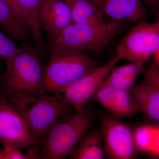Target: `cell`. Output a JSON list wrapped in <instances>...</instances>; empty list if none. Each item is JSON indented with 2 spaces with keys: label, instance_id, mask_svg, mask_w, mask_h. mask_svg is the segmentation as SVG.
<instances>
[{
  "label": "cell",
  "instance_id": "1",
  "mask_svg": "<svg viewBox=\"0 0 159 159\" xmlns=\"http://www.w3.org/2000/svg\"><path fill=\"white\" fill-rule=\"evenodd\" d=\"M0 75V97L7 101L47 93L43 87V70L34 48L21 45Z\"/></svg>",
  "mask_w": 159,
  "mask_h": 159
},
{
  "label": "cell",
  "instance_id": "2",
  "mask_svg": "<svg viewBox=\"0 0 159 159\" xmlns=\"http://www.w3.org/2000/svg\"><path fill=\"white\" fill-rule=\"evenodd\" d=\"M94 116L90 108L74 111L63 116L34 146L37 159H63L69 157L90 129Z\"/></svg>",
  "mask_w": 159,
  "mask_h": 159
},
{
  "label": "cell",
  "instance_id": "3",
  "mask_svg": "<svg viewBox=\"0 0 159 159\" xmlns=\"http://www.w3.org/2000/svg\"><path fill=\"white\" fill-rule=\"evenodd\" d=\"M124 20H112L97 25L73 23L48 36V50L76 49L99 54L117 36L128 29Z\"/></svg>",
  "mask_w": 159,
  "mask_h": 159
},
{
  "label": "cell",
  "instance_id": "4",
  "mask_svg": "<svg viewBox=\"0 0 159 159\" xmlns=\"http://www.w3.org/2000/svg\"><path fill=\"white\" fill-rule=\"evenodd\" d=\"M48 51V62L43 74V87L50 93L62 94L68 87L99 66L84 50L57 49Z\"/></svg>",
  "mask_w": 159,
  "mask_h": 159
},
{
  "label": "cell",
  "instance_id": "5",
  "mask_svg": "<svg viewBox=\"0 0 159 159\" xmlns=\"http://www.w3.org/2000/svg\"><path fill=\"white\" fill-rule=\"evenodd\" d=\"M8 101L22 116L38 142L61 117L75 111L62 94L43 93Z\"/></svg>",
  "mask_w": 159,
  "mask_h": 159
},
{
  "label": "cell",
  "instance_id": "6",
  "mask_svg": "<svg viewBox=\"0 0 159 159\" xmlns=\"http://www.w3.org/2000/svg\"><path fill=\"white\" fill-rule=\"evenodd\" d=\"M159 49V21L142 22L126 31L111 59L116 64L122 59L145 62Z\"/></svg>",
  "mask_w": 159,
  "mask_h": 159
},
{
  "label": "cell",
  "instance_id": "7",
  "mask_svg": "<svg viewBox=\"0 0 159 159\" xmlns=\"http://www.w3.org/2000/svg\"><path fill=\"white\" fill-rule=\"evenodd\" d=\"M101 129L107 158H137L139 153L135 139L134 128L110 114H105L102 118Z\"/></svg>",
  "mask_w": 159,
  "mask_h": 159
},
{
  "label": "cell",
  "instance_id": "8",
  "mask_svg": "<svg viewBox=\"0 0 159 159\" xmlns=\"http://www.w3.org/2000/svg\"><path fill=\"white\" fill-rule=\"evenodd\" d=\"M0 143L4 148L29 149L38 142L19 112L0 97Z\"/></svg>",
  "mask_w": 159,
  "mask_h": 159
},
{
  "label": "cell",
  "instance_id": "9",
  "mask_svg": "<svg viewBox=\"0 0 159 159\" xmlns=\"http://www.w3.org/2000/svg\"><path fill=\"white\" fill-rule=\"evenodd\" d=\"M116 64L111 58L68 87L62 93L66 102L76 111L83 110Z\"/></svg>",
  "mask_w": 159,
  "mask_h": 159
},
{
  "label": "cell",
  "instance_id": "10",
  "mask_svg": "<svg viewBox=\"0 0 159 159\" xmlns=\"http://www.w3.org/2000/svg\"><path fill=\"white\" fill-rule=\"evenodd\" d=\"M141 82L131 88L129 92L141 106L142 112L156 123L159 121V68L152 63L144 71Z\"/></svg>",
  "mask_w": 159,
  "mask_h": 159
},
{
  "label": "cell",
  "instance_id": "11",
  "mask_svg": "<svg viewBox=\"0 0 159 159\" xmlns=\"http://www.w3.org/2000/svg\"><path fill=\"white\" fill-rule=\"evenodd\" d=\"M93 98L110 115L119 119L131 118L142 112L141 106L129 91L102 84Z\"/></svg>",
  "mask_w": 159,
  "mask_h": 159
},
{
  "label": "cell",
  "instance_id": "12",
  "mask_svg": "<svg viewBox=\"0 0 159 159\" xmlns=\"http://www.w3.org/2000/svg\"><path fill=\"white\" fill-rule=\"evenodd\" d=\"M39 23L48 36L57 33L73 23L70 9L65 0L51 3L41 2Z\"/></svg>",
  "mask_w": 159,
  "mask_h": 159
},
{
  "label": "cell",
  "instance_id": "13",
  "mask_svg": "<svg viewBox=\"0 0 159 159\" xmlns=\"http://www.w3.org/2000/svg\"><path fill=\"white\" fill-rule=\"evenodd\" d=\"M102 12L113 20H128L137 24L147 21L148 16L141 0H105Z\"/></svg>",
  "mask_w": 159,
  "mask_h": 159
},
{
  "label": "cell",
  "instance_id": "14",
  "mask_svg": "<svg viewBox=\"0 0 159 159\" xmlns=\"http://www.w3.org/2000/svg\"><path fill=\"white\" fill-rule=\"evenodd\" d=\"M71 159H103L105 154L101 129L89 130L69 157Z\"/></svg>",
  "mask_w": 159,
  "mask_h": 159
},
{
  "label": "cell",
  "instance_id": "15",
  "mask_svg": "<svg viewBox=\"0 0 159 159\" xmlns=\"http://www.w3.org/2000/svg\"><path fill=\"white\" fill-rule=\"evenodd\" d=\"M144 63L130 62L114 67L102 84L112 88L128 91L134 85L139 75L144 73Z\"/></svg>",
  "mask_w": 159,
  "mask_h": 159
},
{
  "label": "cell",
  "instance_id": "16",
  "mask_svg": "<svg viewBox=\"0 0 159 159\" xmlns=\"http://www.w3.org/2000/svg\"><path fill=\"white\" fill-rule=\"evenodd\" d=\"M0 30L21 45H27L29 38H32L29 27L23 24L2 0H0Z\"/></svg>",
  "mask_w": 159,
  "mask_h": 159
},
{
  "label": "cell",
  "instance_id": "17",
  "mask_svg": "<svg viewBox=\"0 0 159 159\" xmlns=\"http://www.w3.org/2000/svg\"><path fill=\"white\" fill-rule=\"evenodd\" d=\"M25 16L31 31L34 48L39 54L45 51L46 46L43 39L42 31L39 23L41 0H16Z\"/></svg>",
  "mask_w": 159,
  "mask_h": 159
},
{
  "label": "cell",
  "instance_id": "18",
  "mask_svg": "<svg viewBox=\"0 0 159 159\" xmlns=\"http://www.w3.org/2000/svg\"><path fill=\"white\" fill-rule=\"evenodd\" d=\"M70 9L73 23L97 25L104 23L102 12L87 0H65Z\"/></svg>",
  "mask_w": 159,
  "mask_h": 159
},
{
  "label": "cell",
  "instance_id": "19",
  "mask_svg": "<svg viewBox=\"0 0 159 159\" xmlns=\"http://www.w3.org/2000/svg\"><path fill=\"white\" fill-rule=\"evenodd\" d=\"M159 126L140 125L134 128L135 139L139 153L158 157Z\"/></svg>",
  "mask_w": 159,
  "mask_h": 159
},
{
  "label": "cell",
  "instance_id": "20",
  "mask_svg": "<svg viewBox=\"0 0 159 159\" xmlns=\"http://www.w3.org/2000/svg\"><path fill=\"white\" fill-rule=\"evenodd\" d=\"M19 47L6 33L0 30V61L6 65L14 57Z\"/></svg>",
  "mask_w": 159,
  "mask_h": 159
},
{
  "label": "cell",
  "instance_id": "21",
  "mask_svg": "<svg viewBox=\"0 0 159 159\" xmlns=\"http://www.w3.org/2000/svg\"><path fill=\"white\" fill-rule=\"evenodd\" d=\"M20 150L14 148H4L0 150V159H29L27 154H24Z\"/></svg>",
  "mask_w": 159,
  "mask_h": 159
},
{
  "label": "cell",
  "instance_id": "22",
  "mask_svg": "<svg viewBox=\"0 0 159 159\" xmlns=\"http://www.w3.org/2000/svg\"><path fill=\"white\" fill-rule=\"evenodd\" d=\"M10 7L19 20L24 25L29 27L27 19L23 10L19 6L16 0H2Z\"/></svg>",
  "mask_w": 159,
  "mask_h": 159
},
{
  "label": "cell",
  "instance_id": "23",
  "mask_svg": "<svg viewBox=\"0 0 159 159\" xmlns=\"http://www.w3.org/2000/svg\"><path fill=\"white\" fill-rule=\"evenodd\" d=\"M102 11L105 0H87Z\"/></svg>",
  "mask_w": 159,
  "mask_h": 159
},
{
  "label": "cell",
  "instance_id": "24",
  "mask_svg": "<svg viewBox=\"0 0 159 159\" xmlns=\"http://www.w3.org/2000/svg\"><path fill=\"white\" fill-rule=\"evenodd\" d=\"M152 57H153V63L157 67L159 68V49L155 52Z\"/></svg>",
  "mask_w": 159,
  "mask_h": 159
},
{
  "label": "cell",
  "instance_id": "25",
  "mask_svg": "<svg viewBox=\"0 0 159 159\" xmlns=\"http://www.w3.org/2000/svg\"><path fill=\"white\" fill-rule=\"evenodd\" d=\"M146 5L155 7L158 4L159 0H142Z\"/></svg>",
  "mask_w": 159,
  "mask_h": 159
},
{
  "label": "cell",
  "instance_id": "26",
  "mask_svg": "<svg viewBox=\"0 0 159 159\" xmlns=\"http://www.w3.org/2000/svg\"><path fill=\"white\" fill-rule=\"evenodd\" d=\"M56 1H57V0H41V2L46 3H51L55 2Z\"/></svg>",
  "mask_w": 159,
  "mask_h": 159
},
{
  "label": "cell",
  "instance_id": "27",
  "mask_svg": "<svg viewBox=\"0 0 159 159\" xmlns=\"http://www.w3.org/2000/svg\"><path fill=\"white\" fill-rule=\"evenodd\" d=\"M2 64H1V63L0 62V73H1V71H2Z\"/></svg>",
  "mask_w": 159,
  "mask_h": 159
}]
</instances>
